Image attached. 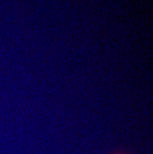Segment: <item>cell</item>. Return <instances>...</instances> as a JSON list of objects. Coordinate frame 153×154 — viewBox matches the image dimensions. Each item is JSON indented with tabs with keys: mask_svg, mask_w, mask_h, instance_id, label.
Here are the masks:
<instances>
[{
	"mask_svg": "<svg viewBox=\"0 0 153 154\" xmlns=\"http://www.w3.org/2000/svg\"><path fill=\"white\" fill-rule=\"evenodd\" d=\"M116 154H124V153H116Z\"/></svg>",
	"mask_w": 153,
	"mask_h": 154,
	"instance_id": "1",
	"label": "cell"
}]
</instances>
